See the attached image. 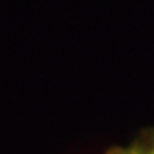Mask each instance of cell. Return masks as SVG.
Returning <instances> with one entry per match:
<instances>
[{"label":"cell","instance_id":"obj_2","mask_svg":"<svg viewBox=\"0 0 154 154\" xmlns=\"http://www.w3.org/2000/svg\"><path fill=\"white\" fill-rule=\"evenodd\" d=\"M147 154H154V147L150 150V151H147Z\"/></svg>","mask_w":154,"mask_h":154},{"label":"cell","instance_id":"obj_1","mask_svg":"<svg viewBox=\"0 0 154 154\" xmlns=\"http://www.w3.org/2000/svg\"><path fill=\"white\" fill-rule=\"evenodd\" d=\"M117 154H147V151H141L138 149H131V150H126V151H120Z\"/></svg>","mask_w":154,"mask_h":154}]
</instances>
